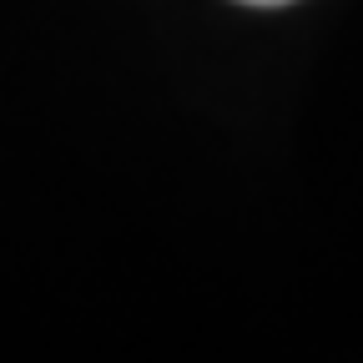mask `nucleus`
Wrapping results in <instances>:
<instances>
[{
  "label": "nucleus",
  "instance_id": "1",
  "mask_svg": "<svg viewBox=\"0 0 363 363\" xmlns=\"http://www.w3.org/2000/svg\"><path fill=\"white\" fill-rule=\"evenodd\" d=\"M242 6H293V0H242Z\"/></svg>",
  "mask_w": 363,
  "mask_h": 363
}]
</instances>
